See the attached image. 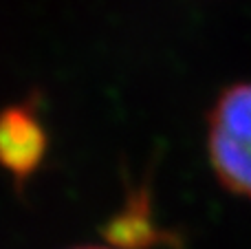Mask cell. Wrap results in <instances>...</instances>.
<instances>
[{"label":"cell","instance_id":"1","mask_svg":"<svg viewBox=\"0 0 251 249\" xmlns=\"http://www.w3.org/2000/svg\"><path fill=\"white\" fill-rule=\"evenodd\" d=\"M207 154L227 192L251 201V82L225 88L207 117Z\"/></svg>","mask_w":251,"mask_h":249},{"label":"cell","instance_id":"2","mask_svg":"<svg viewBox=\"0 0 251 249\" xmlns=\"http://www.w3.org/2000/svg\"><path fill=\"white\" fill-rule=\"evenodd\" d=\"M47 146V130L29 106H9L0 113V166L16 179L33 174Z\"/></svg>","mask_w":251,"mask_h":249},{"label":"cell","instance_id":"3","mask_svg":"<svg viewBox=\"0 0 251 249\" xmlns=\"http://www.w3.org/2000/svg\"><path fill=\"white\" fill-rule=\"evenodd\" d=\"M75 249H108V247H75Z\"/></svg>","mask_w":251,"mask_h":249}]
</instances>
